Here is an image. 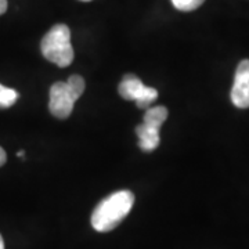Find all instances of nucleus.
<instances>
[{"label":"nucleus","mask_w":249,"mask_h":249,"mask_svg":"<svg viewBox=\"0 0 249 249\" xmlns=\"http://www.w3.org/2000/svg\"><path fill=\"white\" fill-rule=\"evenodd\" d=\"M17 155H18V157H24V155H25V152H24V151H18Z\"/></svg>","instance_id":"13"},{"label":"nucleus","mask_w":249,"mask_h":249,"mask_svg":"<svg viewBox=\"0 0 249 249\" xmlns=\"http://www.w3.org/2000/svg\"><path fill=\"white\" fill-rule=\"evenodd\" d=\"M67 83L70 85L72 91L76 94V97L79 98L83 94V91H85V79L82 76H79V75H72Z\"/></svg>","instance_id":"9"},{"label":"nucleus","mask_w":249,"mask_h":249,"mask_svg":"<svg viewBox=\"0 0 249 249\" xmlns=\"http://www.w3.org/2000/svg\"><path fill=\"white\" fill-rule=\"evenodd\" d=\"M231 101L237 108H249V60H242L237 67Z\"/></svg>","instance_id":"6"},{"label":"nucleus","mask_w":249,"mask_h":249,"mask_svg":"<svg viewBox=\"0 0 249 249\" xmlns=\"http://www.w3.org/2000/svg\"><path fill=\"white\" fill-rule=\"evenodd\" d=\"M82 1H91V0H82Z\"/></svg>","instance_id":"14"},{"label":"nucleus","mask_w":249,"mask_h":249,"mask_svg":"<svg viewBox=\"0 0 249 249\" xmlns=\"http://www.w3.org/2000/svg\"><path fill=\"white\" fill-rule=\"evenodd\" d=\"M205 0H172L173 6L180 11H193L196 10Z\"/></svg>","instance_id":"8"},{"label":"nucleus","mask_w":249,"mask_h":249,"mask_svg":"<svg viewBox=\"0 0 249 249\" xmlns=\"http://www.w3.org/2000/svg\"><path fill=\"white\" fill-rule=\"evenodd\" d=\"M168 118V109L162 106L147 108L144 114V121L136 127L139 136V145L142 151L151 152L160 145V130L162 124Z\"/></svg>","instance_id":"3"},{"label":"nucleus","mask_w":249,"mask_h":249,"mask_svg":"<svg viewBox=\"0 0 249 249\" xmlns=\"http://www.w3.org/2000/svg\"><path fill=\"white\" fill-rule=\"evenodd\" d=\"M7 10V0H0V16L4 14Z\"/></svg>","instance_id":"11"},{"label":"nucleus","mask_w":249,"mask_h":249,"mask_svg":"<svg viewBox=\"0 0 249 249\" xmlns=\"http://www.w3.org/2000/svg\"><path fill=\"white\" fill-rule=\"evenodd\" d=\"M134 196L132 191L121 190L103 199L93 211L90 223L98 232H108L118 227L132 211Z\"/></svg>","instance_id":"1"},{"label":"nucleus","mask_w":249,"mask_h":249,"mask_svg":"<svg viewBox=\"0 0 249 249\" xmlns=\"http://www.w3.org/2000/svg\"><path fill=\"white\" fill-rule=\"evenodd\" d=\"M6 160H7V155H6V151L0 147V166H3L6 163Z\"/></svg>","instance_id":"10"},{"label":"nucleus","mask_w":249,"mask_h":249,"mask_svg":"<svg viewBox=\"0 0 249 249\" xmlns=\"http://www.w3.org/2000/svg\"><path fill=\"white\" fill-rule=\"evenodd\" d=\"M18 100V93L14 89L6 88L0 83V108L11 107Z\"/></svg>","instance_id":"7"},{"label":"nucleus","mask_w":249,"mask_h":249,"mask_svg":"<svg viewBox=\"0 0 249 249\" xmlns=\"http://www.w3.org/2000/svg\"><path fill=\"white\" fill-rule=\"evenodd\" d=\"M78 100L67 82H57L50 89L49 109L55 118L65 119L72 114L73 104Z\"/></svg>","instance_id":"5"},{"label":"nucleus","mask_w":249,"mask_h":249,"mask_svg":"<svg viewBox=\"0 0 249 249\" xmlns=\"http://www.w3.org/2000/svg\"><path fill=\"white\" fill-rule=\"evenodd\" d=\"M0 249H4V241H3L1 235H0Z\"/></svg>","instance_id":"12"},{"label":"nucleus","mask_w":249,"mask_h":249,"mask_svg":"<svg viewBox=\"0 0 249 249\" xmlns=\"http://www.w3.org/2000/svg\"><path fill=\"white\" fill-rule=\"evenodd\" d=\"M42 54L46 60L65 68L73 60V49L71 45V31L64 24L54 25L42 39Z\"/></svg>","instance_id":"2"},{"label":"nucleus","mask_w":249,"mask_h":249,"mask_svg":"<svg viewBox=\"0 0 249 249\" xmlns=\"http://www.w3.org/2000/svg\"><path fill=\"white\" fill-rule=\"evenodd\" d=\"M119 94L127 101H136L139 108H150L152 103L158 97V91L154 88L144 86L142 80L136 75H124L122 82L119 83Z\"/></svg>","instance_id":"4"}]
</instances>
